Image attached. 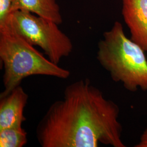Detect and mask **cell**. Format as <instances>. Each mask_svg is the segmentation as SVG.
Here are the masks:
<instances>
[{"label":"cell","mask_w":147,"mask_h":147,"mask_svg":"<svg viewBox=\"0 0 147 147\" xmlns=\"http://www.w3.org/2000/svg\"><path fill=\"white\" fill-rule=\"evenodd\" d=\"M119 113L89 79H81L47 109L36 127L37 140L42 147H125Z\"/></svg>","instance_id":"cell-1"},{"label":"cell","mask_w":147,"mask_h":147,"mask_svg":"<svg viewBox=\"0 0 147 147\" xmlns=\"http://www.w3.org/2000/svg\"><path fill=\"white\" fill-rule=\"evenodd\" d=\"M145 51L126 37L121 22L116 21L103 34L98 45L96 59L116 82L131 92L147 91V58Z\"/></svg>","instance_id":"cell-2"},{"label":"cell","mask_w":147,"mask_h":147,"mask_svg":"<svg viewBox=\"0 0 147 147\" xmlns=\"http://www.w3.org/2000/svg\"><path fill=\"white\" fill-rule=\"evenodd\" d=\"M0 59L4 68V90L0 98L8 94L31 76L44 75L65 80L68 70L45 58L33 45L8 27L0 28Z\"/></svg>","instance_id":"cell-3"},{"label":"cell","mask_w":147,"mask_h":147,"mask_svg":"<svg viewBox=\"0 0 147 147\" xmlns=\"http://www.w3.org/2000/svg\"><path fill=\"white\" fill-rule=\"evenodd\" d=\"M57 24L29 12H11L3 27H8L32 45L40 47L53 63L58 64L68 57L73 50L70 38L62 31Z\"/></svg>","instance_id":"cell-4"},{"label":"cell","mask_w":147,"mask_h":147,"mask_svg":"<svg viewBox=\"0 0 147 147\" xmlns=\"http://www.w3.org/2000/svg\"><path fill=\"white\" fill-rule=\"evenodd\" d=\"M123 19L131 39L147 52V0H122Z\"/></svg>","instance_id":"cell-5"},{"label":"cell","mask_w":147,"mask_h":147,"mask_svg":"<svg viewBox=\"0 0 147 147\" xmlns=\"http://www.w3.org/2000/svg\"><path fill=\"white\" fill-rule=\"evenodd\" d=\"M28 99V95L20 85L0 98V130L22 127V123L26 120L24 109Z\"/></svg>","instance_id":"cell-6"},{"label":"cell","mask_w":147,"mask_h":147,"mask_svg":"<svg viewBox=\"0 0 147 147\" xmlns=\"http://www.w3.org/2000/svg\"><path fill=\"white\" fill-rule=\"evenodd\" d=\"M16 11L31 13L58 25L63 21L56 0H12L11 13Z\"/></svg>","instance_id":"cell-7"},{"label":"cell","mask_w":147,"mask_h":147,"mask_svg":"<svg viewBox=\"0 0 147 147\" xmlns=\"http://www.w3.org/2000/svg\"><path fill=\"white\" fill-rule=\"evenodd\" d=\"M27 141L26 131L22 127L0 130V147H22Z\"/></svg>","instance_id":"cell-8"},{"label":"cell","mask_w":147,"mask_h":147,"mask_svg":"<svg viewBox=\"0 0 147 147\" xmlns=\"http://www.w3.org/2000/svg\"><path fill=\"white\" fill-rule=\"evenodd\" d=\"M12 0H0V27L4 26L11 14Z\"/></svg>","instance_id":"cell-9"},{"label":"cell","mask_w":147,"mask_h":147,"mask_svg":"<svg viewBox=\"0 0 147 147\" xmlns=\"http://www.w3.org/2000/svg\"><path fill=\"white\" fill-rule=\"evenodd\" d=\"M134 147H147V127L143 132L139 142Z\"/></svg>","instance_id":"cell-10"}]
</instances>
